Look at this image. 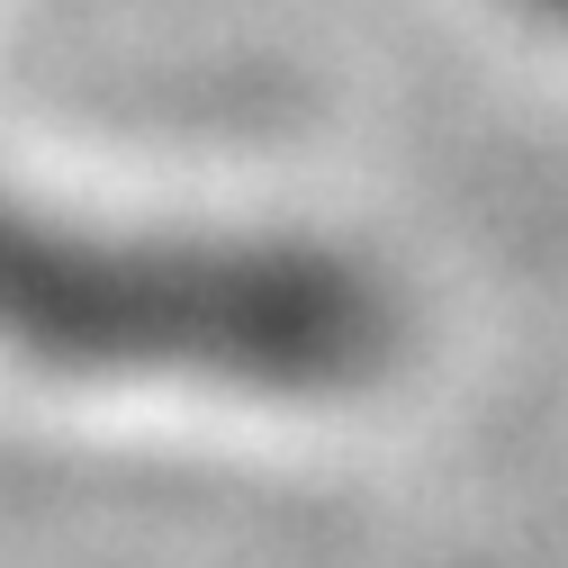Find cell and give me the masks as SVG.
<instances>
[{"label": "cell", "mask_w": 568, "mask_h": 568, "mask_svg": "<svg viewBox=\"0 0 568 568\" xmlns=\"http://www.w3.org/2000/svg\"><path fill=\"white\" fill-rule=\"evenodd\" d=\"M541 10H550V19H568V0H541Z\"/></svg>", "instance_id": "7a4b0ae2"}, {"label": "cell", "mask_w": 568, "mask_h": 568, "mask_svg": "<svg viewBox=\"0 0 568 568\" xmlns=\"http://www.w3.org/2000/svg\"><path fill=\"white\" fill-rule=\"evenodd\" d=\"M406 307L343 244L100 226L0 190V352L73 379L334 397L397 362Z\"/></svg>", "instance_id": "6da1fadb"}]
</instances>
